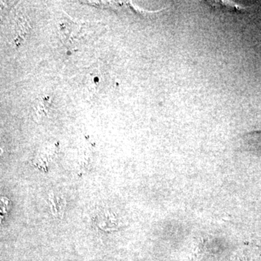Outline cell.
Instances as JSON below:
<instances>
[{"label":"cell","mask_w":261,"mask_h":261,"mask_svg":"<svg viewBox=\"0 0 261 261\" xmlns=\"http://www.w3.org/2000/svg\"><path fill=\"white\" fill-rule=\"evenodd\" d=\"M214 3V5H217V6L221 7L223 9H228L230 11H243L245 8L239 6V5L235 4V3H231V2H211Z\"/></svg>","instance_id":"6da1fadb"}]
</instances>
